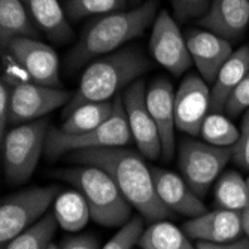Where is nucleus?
I'll return each mask as SVG.
<instances>
[{
  "instance_id": "obj_30",
  "label": "nucleus",
  "mask_w": 249,
  "mask_h": 249,
  "mask_svg": "<svg viewBox=\"0 0 249 249\" xmlns=\"http://www.w3.org/2000/svg\"><path fill=\"white\" fill-rule=\"evenodd\" d=\"M175 17L178 21L184 22L193 18H201L209 9L211 0H170Z\"/></svg>"
},
{
  "instance_id": "obj_3",
  "label": "nucleus",
  "mask_w": 249,
  "mask_h": 249,
  "mask_svg": "<svg viewBox=\"0 0 249 249\" xmlns=\"http://www.w3.org/2000/svg\"><path fill=\"white\" fill-rule=\"evenodd\" d=\"M149 69V58L138 47H124L94 60L84 71L75 94L64 106V117L82 105L109 102L120 89L136 82Z\"/></svg>"
},
{
  "instance_id": "obj_29",
  "label": "nucleus",
  "mask_w": 249,
  "mask_h": 249,
  "mask_svg": "<svg viewBox=\"0 0 249 249\" xmlns=\"http://www.w3.org/2000/svg\"><path fill=\"white\" fill-rule=\"evenodd\" d=\"M142 233H143V222L139 216H134L125 225L120 227L118 233L102 249H131L134 245L139 243Z\"/></svg>"
},
{
  "instance_id": "obj_21",
  "label": "nucleus",
  "mask_w": 249,
  "mask_h": 249,
  "mask_svg": "<svg viewBox=\"0 0 249 249\" xmlns=\"http://www.w3.org/2000/svg\"><path fill=\"white\" fill-rule=\"evenodd\" d=\"M37 36L39 29L22 0H0V40L3 51L15 37Z\"/></svg>"
},
{
  "instance_id": "obj_31",
  "label": "nucleus",
  "mask_w": 249,
  "mask_h": 249,
  "mask_svg": "<svg viewBox=\"0 0 249 249\" xmlns=\"http://www.w3.org/2000/svg\"><path fill=\"white\" fill-rule=\"evenodd\" d=\"M248 109H249V72L243 76L240 84L236 87L227 105L224 107V112L229 117H236Z\"/></svg>"
},
{
  "instance_id": "obj_38",
  "label": "nucleus",
  "mask_w": 249,
  "mask_h": 249,
  "mask_svg": "<svg viewBox=\"0 0 249 249\" xmlns=\"http://www.w3.org/2000/svg\"><path fill=\"white\" fill-rule=\"evenodd\" d=\"M50 249H57V246H55V245H51V246H50Z\"/></svg>"
},
{
  "instance_id": "obj_34",
  "label": "nucleus",
  "mask_w": 249,
  "mask_h": 249,
  "mask_svg": "<svg viewBox=\"0 0 249 249\" xmlns=\"http://www.w3.org/2000/svg\"><path fill=\"white\" fill-rule=\"evenodd\" d=\"M61 249H99V242L93 236L82 234L66 239L61 245Z\"/></svg>"
},
{
  "instance_id": "obj_8",
  "label": "nucleus",
  "mask_w": 249,
  "mask_h": 249,
  "mask_svg": "<svg viewBox=\"0 0 249 249\" xmlns=\"http://www.w3.org/2000/svg\"><path fill=\"white\" fill-rule=\"evenodd\" d=\"M58 196V185L33 187L6 196L0 206V240H2V245H6L15 236L36 224L40 216L47 215L48 208Z\"/></svg>"
},
{
  "instance_id": "obj_15",
  "label": "nucleus",
  "mask_w": 249,
  "mask_h": 249,
  "mask_svg": "<svg viewBox=\"0 0 249 249\" xmlns=\"http://www.w3.org/2000/svg\"><path fill=\"white\" fill-rule=\"evenodd\" d=\"M175 89L169 79L166 78H157L154 79L148 89H146V106L151 117L155 121V125L160 133L161 157L166 161L172 160L175 154Z\"/></svg>"
},
{
  "instance_id": "obj_28",
  "label": "nucleus",
  "mask_w": 249,
  "mask_h": 249,
  "mask_svg": "<svg viewBox=\"0 0 249 249\" xmlns=\"http://www.w3.org/2000/svg\"><path fill=\"white\" fill-rule=\"evenodd\" d=\"M128 0H64L63 9L69 21H79L87 17H102L123 11Z\"/></svg>"
},
{
  "instance_id": "obj_18",
  "label": "nucleus",
  "mask_w": 249,
  "mask_h": 249,
  "mask_svg": "<svg viewBox=\"0 0 249 249\" xmlns=\"http://www.w3.org/2000/svg\"><path fill=\"white\" fill-rule=\"evenodd\" d=\"M184 233L197 240L225 243L237 240L243 233L240 212L216 209L191 218L184 224Z\"/></svg>"
},
{
  "instance_id": "obj_19",
  "label": "nucleus",
  "mask_w": 249,
  "mask_h": 249,
  "mask_svg": "<svg viewBox=\"0 0 249 249\" xmlns=\"http://www.w3.org/2000/svg\"><path fill=\"white\" fill-rule=\"evenodd\" d=\"M22 3L36 27L51 42L66 43L73 39V30L58 0H22Z\"/></svg>"
},
{
  "instance_id": "obj_14",
  "label": "nucleus",
  "mask_w": 249,
  "mask_h": 249,
  "mask_svg": "<svg viewBox=\"0 0 249 249\" xmlns=\"http://www.w3.org/2000/svg\"><path fill=\"white\" fill-rule=\"evenodd\" d=\"M187 47L198 75L208 84H213L221 67L225 64L233 51L231 42L209 30L191 29L185 35Z\"/></svg>"
},
{
  "instance_id": "obj_26",
  "label": "nucleus",
  "mask_w": 249,
  "mask_h": 249,
  "mask_svg": "<svg viewBox=\"0 0 249 249\" xmlns=\"http://www.w3.org/2000/svg\"><path fill=\"white\" fill-rule=\"evenodd\" d=\"M58 221L54 212L47 213L32 227L9 240L5 249H50Z\"/></svg>"
},
{
  "instance_id": "obj_6",
  "label": "nucleus",
  "mask_w": 249,
  "mask_h": 249,
  "mask_svg": "<svg viewBox=\"0 0 249 249\" xmlns=\"http://www.w3.org/2000/svg\"><path fill=\"white\" fill-rule=\"evenodd\" d=\"M48 121L36 120L11 128L2 139L3 169L12 184H22L33 175L48 136Z\"/></svg>"
},
{
  "instance_id": "obj_20",
  "label": "nucleus",
  "mask_w": 249,
  "mask_h": 249,
  "mask_svg": "<svg viewBox=\"0 0 249 249\" xmlns=\"http://www.w3.org/2000/svg\"><path fill=\"white\" fill-rule=\"evenodd\" d=\"M249 72V45H242L225 61L211 88V112H221L230 96Z\"/></svg>"
},
{
  "instance_id": "obj_23",
  "label": "nucleus",
  "mask_w": 249,
  "mask_h": 249,
  "mask_svg": "<svg viewBox=\"0 0 249 249\" xmlns=\"http://www.w3.org/2000/svg\"><path fill=\"white\" fill-rule=\"evenodd\" d=\"M215 201L221 209L242 212L249 205L248 180L234 170L224 172L215 185Z\"/></svg>"
},
{
  "instance_id": "obj_25",
  "label": "nucleus",
  "mask_w": 249,
  "mask_h": 249,
  "mask_svg": "<svg viewBox=\"0 0 249 249\" xmlns=\"http://www.w3.org/2000/svg\"><path fill=\"white\" fill-rule=\"evenodd\" d=\"M142 249H194L185 233L169 222L157 221L139 239Z\"/></svg>"
},
{
  "instance_id": "obj_22",
  "label": "nucleus",
  "mask_w": 249,
  "mask_h": 249,
  "mask_svg": "<svg viewBox=\"0 0 249 249\" xmlns=\"http://www.w3.org/2000/svg\"><path fill=\"white\" fill-rule=\"evenodd\" d=\"M54 215L60 227L71 233L81 231L91 218L88 203L79 191L60 194L54 201Z\"/></svg>"
},
{
  "instance_id": "obj_37",
  "label": "nucleus",
  "mask_w": 249,
  "mask_h": 249,
  "mask_svg": "<svg viewBox=\"0 0 249 249\" xmlns=\"http://www.w3.org/2000/svg\"><path fill=\"white\" fill-rule=\"evenodd\" d=\"M128 2L131 3V5H134V6H139L141 3H143L145 0H128Z\"/></svg>"
},
{
  "instance_id": "obj_5",
  "label": "nucleus",
  "mask_w": 249,
  "mask_h": 249,
  "mask_svg": "<svg viewBox=\"0 0 249 249\" xmlns=\"http://www.w3.org/2000/svg\"><path fill=\"white\" fill-rule=\"evenodd\" d=\"M133 141L128 127L123 97L114 100V112L112 115L94 130L79 134L64 133L61 128H50L45 145V155L50 160L61 155H67L75 151L99 149V148H115L125 146Z\"/></svg>"
},
{
  "instance_id": "obj_10",
  "label": "nucleus",
  "mask_w": 249,
  "mask_h": 249,
  "mask_svg": "<svg viewBox=\"0 0 249 249\" xmlns=\"http://www.w3.org/2000/svg\"><path fill=\"white\" fill-rule=\"evenodd\" d=\"M3 53L19 66L30 82L60 87V60L48 43L36 37H15Z\"/></svg>"
},
{
  "instance_id": "obj_36",
  "label": "nucleus",
  "mask_w": 249,
  "mask_h": 249,
  "mask_svg": "<svg viewBox=\"0 0 249 249\" xmlns=\"http://www.w3.org/2000/svg\"><path fill=\"white\" fill-rule=\"evenodd\" d=\"M240 218H242V230L249 237V205L240 212Z\"/></svg>"
},
{
  "instance_id": "obj_16",
  "label": "nucleus",
  "mask_w": 249,
  "mask_h": 249,
  "mask_svg": "<svg viewBox=\"0 0 249 249\" xmlns=\"http://www.w3.org/2000/svg\"><path fill=\"white\" fill-rule=\"evenodd\" d=\"M151 172L157 196L170 212L191 218L206 212V206L203 205L200 197L190 188L184 178L160 167H152Z\"/></svg>"
},
{
  "instance_id": "obj_27",
  "label": "nucleus",
  "mask_w": 249,
  "mask_h": 249,
  "mask_svg": "<svg viewBox=\"0 0 249 249\" xmlns=\"http://www.w3.org/2000/svg\"><path fill=\"white\" fill-rule=\"evenodd\" d=\"M200 136L203 141L213 146L230 148L239 141L240 130L221 112H209L203 121Z\"/></svg>"
},
{
  "instance_id": "obj_1",
  "label": "nucleus",
  "mask_w": 249,
  "mask_h": 249,
  "mask_svg": "<svg viewBox=\"0 0 249 249\" xmlns=\"http://www.w3.org/2000/svg\"><path fill=\"white\" fill-rule=\"evenodd\" d=\"M66 161L78 166H96L112 176L130 205L148 221H161L170 211L158 198L151 169L142 157L123 146L75 151Z\"/></svg>"
},
{
  "instance_id": "obj_24",
  "label": "nucleus",
  "mask_w": 249,
  "mask_h": 249,
  "mask_svg": "<svg viewBox=\"0 0 249 249\" xmlns=\"http://www.w3.org/2000/svg\"><path fill=\"white\" fill-rule=\"evenodd\" d=\"M114 112V102H99L88 103L66 115L64 123L61 124V130L69 134H79L89 130H94L100 124H103Z\"/></svg>"
},
{
  "instance_id": "obj_32",
  "label": "nucleus",
  "mask_w": 249,
  "mask_h": 249,
  "mask_svg": "<svg viewBox=\"0 0 249 249\" xmlns=\"http://www.w3.org/2000/svg\"><path fill=\"white\" fill-rule=\"evenodd\" d=\"M231 151L234 163L239 167L249 170V109L245 110L239 141L231 146Z\"/></svg>"
},
{
  "instance_id": "obj_2",
  "label": "nucleus",
  "mask_w": 249,
  "mask_h": 249,
  "mask_svg": "<svg viewBox=\"0 0 249 249\" xmlns=\"http://www.w3.org/2000/svg\"><path fill=\"white\" fill-rule=\"evenodd\" d=\"M157 9L158 0H145L133 9L112 12L91 19L84 27L79 40L67 53V69L75 72L88 61L124 48L125 43L142 36L154 24Z\"/></svg>"
},
{
  "instance_id": "obj_35",
  "label": "nucleus",
  "mask_w": 249,
  "mask_h": 249,
  "mask_svg": "<svg viewBox=\"0 0 249 249\" xmlns=\"http://www.w3.org/2000/svg\"><path fill=\"white\" fill-rule=\"evenodd\" d=\"M194 249H249V237L237 239L233 242H225V243L198 240V243L194 246Z\"/></svg>"
},
{
  "instance_id": "obj_13",
  "label": "nucleus",
  "mask_w": 249,
  "mask_h": 249,
  "mask_svg": "<svg viewBox=\"0 0 249 249\" xmlns=\"http://www.w3.org/2000/svg\"><path fill=\"white\" fill-rule=\"evenodd\" d=\"M211 112V88L200 75L191 73L180 82L175 97L176 128L200 136L203 121Z\"/></svg>"
},
{
  "instance_id": "obj_17",
  "label": "nucleus",
  "mask_w": 249,
  "mask_h": 249,
  "mask_svg": "<svg viewBox=\"0 0 249 249\" xmlns=\"http://www.w3.org/2000/svg\"><path fill=\"white\" fill-rule=\"evenodd\" d=\"M198 24L230 42L239 40L249 24V0H211Z\"/></svg>"
},
{
  "instance_id": "obj_11",
  "label": "nucleus",
  "mask_w": 249,
  "mask_h": 249,
  "mask_svg": "<svg viewBox=\"0 0 249 249\" xmlns=\"http://www.w3.org/2000/svg\"><path fill=\"white\" fill-rule=\"evenodd\" d=\"M149 51L154 60L175 76L185 73L193 64L187 39L167 11H160L154 21Z\"/></svg>"
},
{
  "instance_id": "obj_9",
  "label": "nucleus",
  "mask_w": 249,
  "mask_h": 249,
  "mask_svg": "<svg viewBox=\"0 0 249 249\" xmlns=\"http://www.w3.org/2000/svg\"><path fill=\"white\" fill-rule=\"evenodd\" d=\"M5 79L9 82L12 89L9 115V124L12 125H21L40 120L54 109L66 106L72 99L66 89L57 87H47L30 81Z\"/></svg>"
},
{
  "instance_id": "obj_7",
  "label": "nucleus",
  "mask_w": 249,
  "mask_h": 249,
  "mask_svg": "<svg viewBox=\"0 0 249 249\" xmlns=\"http://www.w3.org/2000/svg\"><path fill=\"white\" fill-rule=\"evenodd\" d=\"M233 158L231 148L184 139L178 148V164L185 182L198 196H206L216 178Z\"/></svg>"
},
{
  "instance_id": "obj_12",
  "label": "nucleus",
  "mask_w": 249,
  "mask_h": 249,
  "mask_svg": "<svg viewBox=\"0 0 249 249\" xmlns=\"http://www.w3.org/2000/svg\"><path fill=\"white\" fill-rule=\"evenodd\" d=\"M123 103L133 141L141 154L149 160H157L163 154V148L160 133L146 106L145 82L138 79L128 85L123 94Z\"/></svg>"
},
{
  "instance_id": "obj_33",
  "label": "nucleus",
  "mask_w": 249,
  "mask_h": 249,
  "mask_svg": "<svg viewBox=\"0 0 249 249\" xmlns=\"http://www.w3.org/2000/svg\"><path fill=\"white\" fill-rule=\"evenodd\" d=\"M11 85L9 82L2 78L0 82V136L6 134V128L9 125V115H11Z\"/></svg>"
},
{
  "instance_id": "obj_4",
  "label": "nucleus",
  "mask_w": 249,
  "mask_h": 249,
  "mask_svg": "<svg viewBox=\"0 0 249 249\" xmlns=\"http://www.w3.org/2000/svg\"><path fill=\"white\" fill-rule=\"evenodd\" d=\"M53 178L69 182L85 197L91 219L105 227H123L131 218V205L109 173L96 166L55 169Z\"/></svg>"
},
{
  "instance_id": "obj_39",
  "label": "nucleus",
  "mask_w": 249,
  "mask_h": 249,
  "mask_svg": "<svg viewBox=\"0 0 249 249\" xmlns=\"http://www.w3.org/2000/svg\"><path fill=\"white\" fill-rule=\"evenodd\" d=\"M248 185H249V178H248Z\"/></svg>"
}]
</instances>
